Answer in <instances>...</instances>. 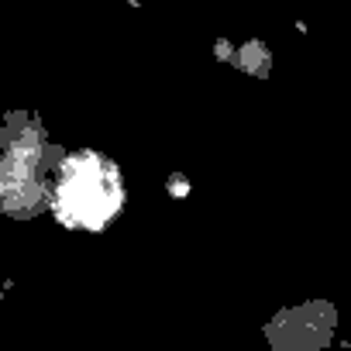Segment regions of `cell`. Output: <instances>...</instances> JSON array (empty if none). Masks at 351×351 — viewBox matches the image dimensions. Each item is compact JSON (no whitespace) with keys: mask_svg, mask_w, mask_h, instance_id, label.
Here are the masks:
<instances>
[{"mask_svg":"<svg viewBox=\"0 0 351 351\" xmlns=\"http://www.w3.org/2000/svg\"><path fill=\"white\" fill-rule=\"evenodd\" d=\"M124 207L121 169L100 152H80L62 162L56 183V214L69 228L100 231Z\"/></svg>","mask_w":351,"mask_h":351,"instance_id":"6da1fadb","label":"cell"},{"mask_svg":"<svg viewBox=\"0 0 351 351\" xmlns=\"http://www.w3.org/2000/svg\"><path fill=\"white\" fill-rule=\"evenodd\" d=\"M337 310L324 300H310L300 306H286L265 327L272 351H324L334 337Z\"/></svg>","mask_w":351,"mask_h":351,"instance_id":"7a4b0ae2","label":"cell"}]
</instances>
